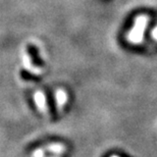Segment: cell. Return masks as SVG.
<instances>
[{
  "label": "cell",
  "mask_w": 157,
  "mask_h": 157,
  "mask_svg": "<svg viewBox=\"0 0 157 157\" xmlns=\"http://www.w3.org/2000/svg\"><path fill=\"white\" fill-rule=\"evenodd\" d=\"M110 157H119V156H117V155H111Z\"/></svg>",
  "instance_id": "7"
},
{
  "label": "cell",
  "mask_w": 157,
  "mask_h": 157,
  "mask_svg": "<svg viewBox=\"0 0 157 157\" xmlns=\"http://www.w3.org/2000/svg\"><path fill=\"white\" fill-rule=\"evenodd\" d=\"M151 36H152L153 40H155L156 42H157V26L154 28V29L152 30V32H151Z\"/></svg>",
  "instance_id": "6"
},
{
  "label": "cell",
  "mask_w": 157,
  "mask_h": 157,
  "mask_svg": "<svg viewBox=\"0 0 157 157\" xmlns=\"http://www.w3.org/2000/svg\"><path fill=\"white\" fill-rule=\"evenodd\" d=\"M65 152H67V146L64 144L51 143L42 147V148L36 149L32 153V156L31 157H52V156L61 157Z\"/></svg>",
  "instance_id": "2"
},
{
  "label": "cell",
  "mask_w": 157,
  "mask_h": 157,
  "mask_svg": "<svg viewBox=\"0 0 157 157\" xmlns=\"http://www.w3.org/2000/svg\"><path fill=\"white\" fill-rule=\"evenodd\" d=\"M34 101H35V104L38 108V110L44 115H47L49 113V108L48 105H47V99L46 96L42 91H37V92L34 94Z\"/></svg>",
  "instance_id": "3"
},
{
  "label": "cell",
  "mask_w": 157,
  "mask_h": 157,
  "mask_svg": "<svg viewBox=\"0 0 157 157\" xmlns=\"http://www.w3.org/2000/svg\"><path fill=\"white\" fill-rule=\"evenodd\" d=\"M67 93L63 89H58L55 92V100L58 109H62L67 103Z\"/></svg>",
  "instance_id": "5"
},
{
  "label": "cell",
  "mask_w": 157,
  "mask_h": 157,
  "mask_svg": "<svg viewBox=\"0 0 157 157\" xmlns=\"http://www.w3.org/2000/svg\"><path fill=\"white\" fill-rule=\"evenodd\" d=\"M23 65H24L25 70L27 71H29L33 76H41V74H42V68L34 65L33 59L31 58V56L28 54V53H26L23 57Z\"/></svg>",
  "instance_id": "4"
},
{
  "label": "cell",
  "mask_w": 157,
  "mask_h": 157,
  "mask_svg": "<svg viewBox=\"0 0 157 157\" xmlns=\"http://www.w3.org/2000/svg\"><path fill=\"white\" fill-rule=\"evenodd\" d=\"M149 23V17L146 14H140L135 18V23L133 28L128 33L127 39L133 45H139L143 42L144 34H145L146 28Z\"/></svg>",
  "instance_id": "1"
}]
</instances>
